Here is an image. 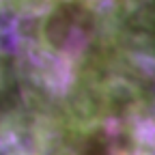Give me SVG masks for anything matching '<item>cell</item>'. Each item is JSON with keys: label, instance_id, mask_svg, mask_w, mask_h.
I'll list each match as a JSON object with an SVG mask.
<instances>
[{"label": "cell", "instance_id": "1", "mask_svg": "<svg viewBox=\"0 0 155 155\" xmlns=\"http://www.w3.org/2000/svg\"><path fill=\"white\" fill-rule=\"evenodd\" d=\"M97 22L95 0H30L11 37L32 91L63 99L95 73Z\"/></svg>", "mask_w": 155, "mask_h": 155}, {"label": "cell", "instance_id": "2", "mask_svg": "<svg viewBox=\"0 0 155 155\" xmlns=\"http://www.w3.org/2000/svg\"><path fill=\"white\" fill-rule=\"evenodd\" d=\"M142 125L108 112L104 101L82 93L63 121H54L45 155H155Z\"/></svg>", "mask_w": 155, "mask_h": 155}]
</instances>
